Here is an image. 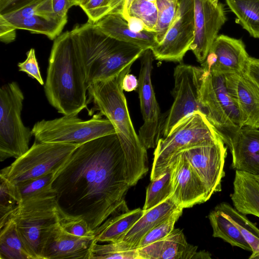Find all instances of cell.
Masks as SVG:
<instances>
[{"instance_id": "8d00e7d4", "label": "cell", "mask_w": 259, "mask_h": 259, "mask_svg": "<svg viewBox=\"0 0 259 259\" xmlns=\"http://www.w3.org/2000/svg\"><path fill=\"white\" fill-rule=\"evenodd\" d=\"M54 14L52 0H37L17 11L0 15L11 24L35 15H51Z\"/></svg>"}, {"instance_id": "f907efd6", "label": "cell", "mask_w": 259, "mask_h": 259, "mask_svg": "<svg viewBox=\"0 0 259 259\" xmlns=\"http://www.w3.org/2000/svg\"><path fill=\"white\" fill-rule=\"evenodd\" d=\"M254 259H259V254L257 255Z\"/></svg>"}, {"instance_id": "f6af8a7d", "label": "cell", "mask_w": 259, "mask_h": 259, "mask_svg": "<svg viewBox=\"0 0 259 259\" xmlns=\"http://www.w3.org/2000/svg\"><path fill=\"white\" fill-rule=\"evenodd\" d=\"M245 70L259 83V59L249 56Z\"/></svg>"}, {"instance_id": "277c9868", "label": "cell", "mask_w": 259, "mask_h": 259, "mask_svg": "<svg viewBox=\"0 0 259 259\" xmlns=\"http://www.w3.org/2000/svg\"><path fill=\"white\" fill-rule=\"evenodd\" d=\"M32 259H43L48 240L60 226L56 194L30 197L20 201L10 215Z\"/></svg>"}, {"instance_id": "484cf974", "label": "cell", "mask_w": 259, "mask_h": 259, "mask_svg": "<svg viewBox=\"0 0 259 259\" xmlns=\"http://www.w3.org/2000/svg\"><path fill=\"white\" fill-rule=\"evenodd\" d=\"M208 217L212 228L213 237L221 238L232 246L252 251L251 247L238 229L222 211L214 208Z\"/></svg>"}, {"instance_id": "5bb4252c", "label": "cell", "mask_w": 259, "mask_h": 259, "mask_svg": "<svg viewBox=\"0 0 259 259\" xmlns=\"http://www.w3.org/2000/svg\"><path fill=\"white\" fill-rule=\"evenodd\" d=\"M195 36L190 50L202 64L227 20L224 5L219 0H194Z\"/></svg>"}, {"instance_id": "e0dca14e", "label": "cell", "mask_w": 259, "mask_h": 259, "mask_svg": "<svg viewBox=\"0 0 259 259\" xmlns=\"http://www.w3.org/2000/svg\"><path fill=\"white\" fill-rule=\"evenodd\" d=\"M232 154V169L259 176V129L244 126L224 142Z\"/></svg>"}, {"instance_id": "9c48e42d", "label": "cell", "mask_w": 259, "mask_h": 259, "mask_svg": "<svg viewBox=\"0 0 259 259\" xmlns=\"http://www.w3.org/2000/svg\"><path fill=\"white\" fill-rule=\"evenodd\" d=\"M99 112L89 120L76 115H64L52 120L36 122L31 132L37 143H70L82 144L106 135L116 134L107 118Z\"/></svg>"}, {"instance_id": "1f68e13d", "label": "cell", "mask_w": 259, "mask_h": 259, "mask_svg": "<svg viewBox=\"0 0 259 259\" xmlns=\"http://www.w3.org/2000/svg\"><path fill=\"white\" fill-rule=\"evenodd\" d=\"M146 190L145 204L143 209L146 211L164 201L172 193L170 168L151 181Z\"/></svg>"}, {"instance_id": "3957f363", "label": "cell", "mask_w": 259, "mask_h": 259, "mask_svg": "<svg viewBox=\"0 0 259 259\" xmlns=\"http://www.w3.org/2000/svg\"><path fill=\"white\" fill-rule=\"evenodd\" d=\"M83 66L87 88L112 78L140 58L145 49L108 36L90 21L70 31Z\"/></svg>"}, {"instance_id": "f546056e", "label": "cell", "mask_w": 259, "mask_h": 259, "mask_svg": "<svg viewBox=\"0 0 259 259\" xmlns=\"http://www.w3.org/2000/svg\"><path fill=\"white\" fill-rule=\"evenodd\" d=\"M211 85L215 98L229 119L236 126L242 127V118L240 110L226 87L225 75L210 72Z\"/></svg>"}, {"instance_id": "836d02e7", "label": "cell", "mask_w": 259, "mask_h": 259, "mask_svg": "<svg viewBox=\"0 0 259 259\" xmlns=\"http://www.w3.org/2000/svg\"><path fill=\"white\" fill-rule=\"evenodd\" d=\"M130 17L140 20L145 29L154 31L157 21L158 9L156 2L146 0H134L128 10Z\"/></svg>"}, {"instance_id": "5b68a950", "label": "cell", "mask_w": 259, "mask_h": 259, "mask_svg": "<svg viewBox=\"0 0 259 259\" xmlns=\"http://www.w3.org/2000/svg\"><path fill=\"white\" fill-rule=\"evenodd\" d=\"M131 64L117 76L97 81L88 88V102H93L95 110L100 111L113 124L123 147L129 151L144 152L147 149L136 133L130 116L122 83L124 75L130 73Z\"/></svg>"}, {"instance_id": "44dd1931", "label": "cell", "mask_w": 259, "mask_h": 259, "mask_svg": "<svg viewBox=\"0 0 259 259\" xmlns=\"http://www.w3.org/2000/svg\"><path fill=\"white\" fill-rule=\"evenodd\" d=\"M95 24L106 35L135 45L145 50L151 49L157 44L154 31L144 30L136 32L132 30L127 20L120 13H109Z\"/></svg>"}, {"instance_id": "bcb514c9", "label": "cell", "mask_w": 259, "mask_h": 259, "mask_svg": "<svg viewBox=\"0 0 259 259\" xmlns=\"http://www.w3.org/2000/svg\"><path fill=\"white\" fill-rule=\"evenodd\" d=\"M138 87V79L135 75L129 73L124 75L122 83V87L124 91L130 92L136 91Z\"/></svg>"}, {"instance_id": "74e56055", "label": "cell", "mask_w": 259, "mask_h": 259, "mask_svg": "<svg viewBox=\"0 0 259 259\" xmlns=\"http://www.w3.org/2000/svg\"><path fill=\"white\" fill-rule=\"evenodd\" d=\"M182 212L183 209L175 212L153 228L142 238L137 248L144 247L168 236L174 230L175 224L182 215Z\"/></svg>"}, {"instance_id": "9a60e30c", "label": "cell", "mask_w": 259, "mask_h": 259, "mask_svg": "<svg viewBox=\"0 0 259 259\" xmlns=\"http://www.w3.org/2000/svg\"><path fill=\"white\" fill-rule=\"evenodd\" d=\"M169 168L172 195L182 208L191 207L210 198L203 182L182 154L172 157Z\"/></svg>"}, {"instance_id": "7a4b0ae2", "label": "cell", "mask_w": 259, "mask_h": 259, "mask_svg": "<svg viewBox=\"0 0 259 259\" xmlns=\"http://www.w3.org/2000/svg\"><path fill=\"white\" fill-rule=\"evenodd\" d=\"M44 91L49 103L64 115H78L87 107L85 72L70 31L54 41Z\"/></svg>"}, {"instance_id": "ee69618b", "label": "cell", "mask_w": 259, "mask_h": 259, "mask_svg": "<svg viewBox=\"0 0 259 259\" xmlns=\"http://www.w3.org/2000/svg\"><path fill=\"white\" fill-rule=\"evenodd\" d=\"M54 12L62 18H67L69 9L73 6L71 0H52Z\"/></svg>"}, {"instance_id": "d6986e66", "label": "cell", "mask_w": 259, "mask_h": 259, "mask_svg": "<svg viewBox=\"0 0 259 259\" xmlns=\"http://www.w3.org/2000/svg\"><path fill=\"white\" fill-rule=\"evenodd\" d=\"M94 238L81 237L70 234L59 226L47 241L43 259H90Z\"/></svg>"}, {"instance_id": "6da1fadb", "label": "cell", "mask_w": 259, "mask_h": 259, "mask_svg": "<svg viewBox=\"0 0 259 259\" xmlns=\"http://www.w3.org/2000/svg\"><path fill=\"white\" fill-rule=\"evenodd\" d=\"M147 152L125 149L116 134L79 145L54 174L60 212L83 218L94 231L111 215L128 210L125 195L148 171Z\"/></svg>"}, {"instance_id": "d6a6232c", "label": "cell", "mask_w": 259, "mask_h": 259, "mask_svg": "<svg viewBox=\"0 0 259 259\" xmlns=\"http://www.w3.org/2000/svg\"><path fill=\"white\" fill-rule=\"evenodd\" d=\"M53 176L50 174L14 184L18 203L30 197L55 194L52 187Z\"/></svg>"}, {"instance_id": "ac0fdd59", "label": "cell", "mask_w": 259, "mask_h": 259, "mask_svg": "<svg viewBox=\"0 0 259 259\" xmlns=\"http://www.w3.org/2000/svg\"><path fill=\"white\" fill-rule=\"evenodd\" d=\"M208 53L214 60L209 72L224 75L244 71L249 57L241 39L224 34L217 36Z\"/></svg>"}, {"instance_id": "8fae6325", "label": "cell", "mask_w": 259, "mask_h": 259, "mask_svg": "<svg viewBox=\"0 0 259 259\" xmlns=\"http://www.w3.org/2000/svg\"><path fill=\"white\" fill-rule=\"evenodd\" d=\"M141 58L137 91L143 123L139 138L147 150L156 147L163 129V119L152 83L154 56L151 49L146 50Z\"/></svg>"}, {"instance_id": "7402d4cb", "label": "cell", "mask_w": 259, "mask_h": 259, "mask_svg": "<svg viewBox=\"0 0 259 259\" xmlns=\"http://www.w3.org/2000/svg\"><path fill=\"white\" fill-rule=\"evenodd\" d=\"M183 209L172 195L156 206L144 211L142 217L133 226L121 241L131 248H137L142 238L153 228L175 212Z\"/></svg>"}, {"instance_id": "d4e9b609", "label": "cell", "mask_w": 259, "mask_h": 259, "mask_svg": "<svg viewBox=\"0 0 259 259\" xmlns=\"http://www.w3.org/2000/svg\"><path fill=\"white\" fill-rule=\"evenodd\" d=\"M67 18H62L54 14L51 15H35L10 23L16 29L27 30L32 33L46 35L51 40L58 37Z\"/></svg>"}, {"instance_id": "d590c367", "label": "cell", "mask_w": 259, "mask_h": 259, "mask_svg": "<svg viewBox=\"0 0 259 259\" xmlns=\"http://www.w3.org/2000/svg\"><path fill=\"white\" fill-rule=\"evenodd\" d=\"M0 229L9 220L10 215L18 205L15 185L0 174Z\"/></svg>"}, {"instance_id": "4dcf8cb0", "label": "cell", "mask_w": 259, "mask_h": 259, "mask_svg": "<svg viewBox=\"0 0 259 259\" xmlns=\"http://www.w3.org/2000/svg\"><path fill=\"white\" fill-rule=\"evenodd\" d=\"M140 259L137 248H131L123 241L99 244L94 241L90 259Z\"/></svg>"}, {"instance_id": "7c38bea8", "label": "cell", "mask_w": 259, "mask_h": 259, "mask_svg": "<svg viewBox=\"0 0 259 259\" xmlns=\"http://www.w3.org/2000/svg\"><path fill=\"white\" fill-rule=\"evenodd\" d=\"M195 36L194 0H177L175 18L162 40L151 51L157 60L182 62Z\"/></svg>"}, {"instance_id": "816d5d0a", "label": "cell", "mask_w": 259, "mask_h": 259, "mask_svg": "<svg viewBox=\"0 0 259 259\" xmlns=\"http://www.w3.org/2000/svg\"><path fill=\"white\" fill-rule=\"evenodd\" d=\"M259 177V176H258Z\"/></svg>"}, {"instance_id": "4316f807", "label": "cell", "mask_w": 259, "mask_h": 259, "mask_svg": "<svg viewBox=\"0 0 259 259\" xmlns=\"http://www.w3.org/2000/svg\"><path fill=\"white\" fill-rule=\"evenodd\" d=\"M215 208L222 211L237 227L251 248L252 254L249 258L254 259L259 254V229L245 214L240 212L227 202H221Z\"/></svg>"}, {"instance_id": "30bf717a", "label": "cell", "mask_w": 259, "mask_h": 259, "mask_svg": "<svg viewBox=\"0 0 259 259\" xmlns=\"http://www.w3.org/2000/svg\"><path fill=\"white\" fill-rule=\"evenodd\" d=\"M204 74L201 67L181 62L174 72V102L163 123L162 133L167 136L183 119L196 111L204 114L201 88Z\"/></svg>"}, {"instance_id": "603a6c76", "label": "cell", "mask_w": 259, "mask_h": 259, "mask_svg": "<svg viewBox=\"0 0 259 259\" xmlns=\"http://www.w3.org/2000/svg\"><path fill=\"white\" fill-rule=\"evenodd\" d=\"M233 206L240 212L259 218V177L235 170L233 192L230 195Z\"/></svg>"}, {"instance_id": "b9f144b4", "label": "cell", "mask_w": 259, "mask_h": 259, "mask_svg": "<svg viewBox=\"0 0 259 259\" xmlns=\"http://www.w3.org/2000/svg\"><path fill=\"white\" fill-rule=\"evenodd\" d=\"M37 0H0V15L10 13Z\"/></svg>"}, {"instance_id": "c3c4849f", "label": "cell", "mask_w": 259, "mask_h": 259, "mask_svg": "<svg viewBox=\"0 0 259 259\" xmlns=\"http://www.w3.org/2000/svg\"><path fill=\"white\" fill-rule=\"evenodd\" d=\"M73 6H78L80 7L86 3H87L90 0H71Z\"/></svg>"}, {"instance_id": "60d3db41", "label": "cell", "mask_w": 259, "mask_h": 259, "mask_svg": "<svg viewBox=\"0 0 259 259\" xmlns=\"http://www.w3.org/2000/svg\"><path fill=\"white\" fill-rule=\"evenodd\" d=\"M27 58L22 62H19V71L26 73L28 75L36 80L41 85L44 84L38 64L36 58L35 50L31 48L27 52Z\"/></svg>"}, {"instance_id": "681fc988", "label": "cell", "mask_w": 259, "mask_h": 259, "mask_svg": "<svg viewBox=\"0 0 259 259\" xmlns=\"http://www.w3.org/2000/svg\"><path fill=\"white\" fill-rule=\"evenodd\" d=\"M146 1L156 2V1L157 0H146Z\"/></svg>"}, {"instance_id": "ba28073f", "label": "cell", "mask_w": 259, "mask_h": 259, "mask_svg": "<svg viewBox=\"0 0 259 259\" xmlns=\"http://www.w3.org/2000/svg\"><path fill=\"white\" fill-rule=\"evenodd\" d=\"M23 93L17 82L13 81L0 89V161L18 158L29 149L31 130L21 118Z\"/></svg>"}, {"instance_id": "ab89813d", "label": "cell", "mask_w": 259, "mask_h": 259, "mask_svg": "<svg viewBox=\"0 0 259 259\" xmlns=\"http://www.w3.org/2000/svg\"><path fill=\"white\" fill-rule=\"evenodd\" d=\"M110 0H90L80 7L88 17V21L96 23L107 15Z\"/></svg>"}, {"instance_id": "83f0119b", "label": "cell", "mask_w": 259, "mask_h": 259, "mask_svg": "<svg viewBox=\"0 0 259 259\" xmlns=\"http://www.w3.org/2000/svg\"><path fill=\"white\" fill-rule=\"evenodd\" d=\"M0 258L32 259L12 219H10L1 228Z\"/></svg>"}, {"instance_id": "52a82bcc", "label": "cell", "mask_w": 259, "mask_h": 259, "mask_svg": "<svg viewBox=\"0 0 259 259\" xmlns=\"http://www.w3.org/2000/svg\"><path fill=\"white\" fill-rule=\"evenodd\" d=\"M80 144L37 143L1 170L13 184L50 174H54L68 161Z\"/></svg>"}, {"instance_id": "7dc6e473", "label": "cell", "mask_w": 259, "mask_h": 259, "mask_svg": "<svg viewBox=\"0 0 259 259\" xmlns=\"http://www.w3.org/2000/svg\"><path fill=\"white\" fill-rule=\"evenodd\" d=\"M127 21L130 28L134 31L139 32L145 30L143 23L139 19L130 17Z\"/></svg>"}, {"instance_id": "2e32d148", "label": "cell", "mask_w": 259, "mask_h": 259, "mask_svg": "<svg viewBox=\"0 0 259 259\" xmlns=\"http://www.w3.org/2000/svg\"><path fill=\"white\" fill-rule=\"evenodd\" d=\"M226 87L236 102L243 125L259 128V83L244 70L225 75Z\"/></svg>"}, {"instance_id": "8992f818", "label": "cell", "mask_w": 259, "mask_h": 259, "mask_svg": "<svg viewBox=\"0 0 259 259\" xmlns=\"http://www.w3.org/2000/svg\"><path fill=\"white\" fill-rule=\"evenodd\" d=\"M221 139L220 133L204 114L196 111L189 115L167 136L158 141L154 152L151 181L166 171L169 167L172 157L181 151Z\"/></svg>"}, {"instance_id": "f35d334b", "label": "cell", "mask_w": 259, "mask_h": 259, "mask_svg": "<svg viewBox=\"0 0 259 259\" xmlns=\"http://www.w3.org/2000/svg\"><path fill=\"white\" fill-rule=\"evenodd\" d=\"M59 212L60 226L65 231L76 236L94 238V231L83 218Z\"/></svg>"}, {"instance_id": "4fadbf2b", "label": "cell", "mask_w": 259, "mask_h": 259, "mask_svg": "<svg viewBox=\"0 0 259 259\" xmlns=\"http://www.w3.org/2000/svg\"><path fill=\"white\" fill-rule=\"evenodd\" d=\"M227 149L221 139L212 143L192 146L178 153L186 158L200 178L209 198L222 190Z\"/></svg>"}, {"instance_id": "e575fe53", "label": "cell", "mask_w": 259, "mask_h": 259, "mask_svg": "<svg viewBox=\"0 0 259 259\" xmlns=\"http://www.w3.org/2000/svg\"><path fill=\"white\" fill-rule=\"evenodd\" d=\"M157 21L155 29L157 44L163 39L172 23L177 11V0H157Z\"/></svg>"}, {"instance_id": "7bdbcfd3", "label": "cell", "mask_w": 259, "mask_h": 259, "mask_svg": "<svg viewBox=\"0 0 259 259\" xmlns=\"http://www.w3.org/2000/svg\"><path fill=\"white\" fill-rule=\"evenodd\" d=\"M16 29L0 15V40L9 44L14 41L16 37Z\"/></svg>"}, {"instance_id": "cb8c5ba5", "label": "cell", "mask_w": 259, "mask_h": 259, "mask_svg": "<svg viewBox=\"0 0 259 259\" xmlns=\"http://www.w3.org/2000/svg\"><path fill=\"white\" fill-rule=\"evenodd\" d=\"M143 214V209L138 208L111 215L100 227L94 230V241L99 243L121 241Z\"/></svg>"}, {"instance_id": "ffe728a7", "label": "cell", "mask_w": 259, "mask_h": 259, "mask_svg": "<svg viewBox=\"0 0 259 259\" xmlns=\"http://www.w3.org/2000/svg\"><path fill=\"white\" fill-rule=\"evenodd\" d=\"M140 259H194L197 246L188 243L180 229H174L166 237L138 248Z\"/></svg>"}, {"instance_id": "f1b7e54d", "label": "cell", "mask_w": 259, "mask_h": 259, "mask_svg": "<svg viewBox=\"0 0 259 259\" xmlns=\"http://www.w3.org/2000/svg\"><path fill=\"white\" fill-rule=\"evenodd\" d=\"M243 28L259 38V0H225Z\"/></svg>"}]
</instances>
